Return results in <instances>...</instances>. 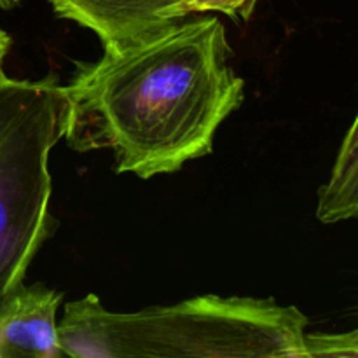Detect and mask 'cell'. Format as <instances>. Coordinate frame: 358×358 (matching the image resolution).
<instances>
[{
    "label": "cell",
    "mask_w": 358,
    "mask_h": 358,
    "mask_svg": "<svg viewBox=\"0 0 358 358\" xmlns=\"http://www.w3.org/2000/svg\"><path fill=\"white\" fill-rule=\"evenodd\" d=\"M219 17L173 21L79 63L66 94L65 135L77 152L110 149L117 173L150 178L212 152L213 136L245 100Z\"/></svg>",
    "instance_id": "6da1fadb"
},
{
    "label": "cell",
    "mask_w": 358,
    "mask_h": 358,
    "mask_svg": "<svg viewBox=\"0 0 358 358\" xmlns=\"http://www.w3.org/2000/svg\"><path fill=\"white\" fill-rule=\"evenodd\" d=\"M308 325L275 299L199 296L115 313L90 294L65 304L58 336L73 358H308Z\"/></svg>",
    "instance_id": "7a4b0ae2"
},
{
    "label": "cell",
    "mask_w": 358,
    "mask_h": 358,
    "mask_svg": "<svg viewBox=\"0 0 358 358\" xmlns=\"http://www.w3.org/2000/svg\"><path fill=\"white\" fill-rule=\"evenodd\" d=\"M65 126L56 76L13 79L0 65V301L23 283L52 233L49 154Z\"/></svg>",
    "instance_id": "3957f363"
},
{
    "label": "cell",
    "mask_w": 358,
    "mask_h": 358,
    "mask_svg": "<svg viewBox=\"0 0 358 358\" xmlns=\"http://www.w3.org/2000/svg\"><path fill=\"white\" fill-rule=\"evenodd\" d=\"M63 294L44 283L17 285L0 301V358L65 357L56 311Z\"/></svg>",
    "instance_id": "277c9868"
},
{
    "label": "cell",
    "mask_w": 358,
    "mask_h": 358,
    "mask_svg": "<svg viewBox=\"0 0 358 358\" xmlns=\"http://www.w3.org/2000/svg\"><path fill=\"white\" fill-rule=\"evenodd\" d=\"M56 16L94 31L103 49L122 48L163 30V13L180 0H49Z\"/></svg>",
    "instance_id": "5b68a950"
},
{
    "label": "cell",
    "mask_w": 358,
    "mask_h": 358,
    "mask_svg": "<svg viewBox=\"0 0 358 358\" xmlns=\"http://www.w3.org/2000/svg\"><path fill=\"white\" fill-rule=\"evenodd\" d=\"M317 219L327 226L358 220V114L339 145L327 182L318 189Z\"/></svg>",
    "instance_id": "8992f818"
},
{
    "label": "cell",
    "mask_w": 358,
    "mask_h": 358,
    "mask_svg": "<svg viewBox=\"0 0 358 358\" xmlns=\"http://www.w3.org/2000/svg\"><path fill=\"white\" fill-rule=\"evenodd\" d=\"M257 0H180L163 13L164 21L184 20L189 14L222 13L234 21H248Z\"/></svg>",
    "instance_id": "52a82bcc"
},
{
    "label": "cell",
    "mask_w": 358,
    "mask_h": 358,
    "mask_svg": "<svg viewBox=\"0 0 358 358\" xmlns=\"http://www.w3.org/2000/svg\"><path fill=\"white\" fill-rule=\"evenodd\" d=\"M306 357H358V327L339 334L306 332Z\"/></svg>",
    "instance_id": "ba28073f"
},
{
    "label": "cell",
    "mask_w": 358,
    "mask_h": 358,
    "mask_svg": "<svg viewBox=\"0 0 358 358\" xmlns=\"http://www.w3.org/2000/svg\"><path fill=\"white\" fill-rule=\"evenodd\" d=\"M10 45V37L7 35L6 30L0 28V65H3V58H6L7 51H9Z\"/></svg>",
    "instance_id": "9c48e42d"
},
{
    "label": "cell",
    "mask_w": 358,
    "mask_h": 358,
    "mask_svg": "<svg viewBox=\"0 0 358 358\" xmlns=\"http://www.w3.org/2000/svg\"><path fill=\"white\" fill-rule=\"evenodd\" d=\"M20 0H0V9H10L14 7Z\"/></svg>",
    "instance_id": "30bf717a"
}]
</instances>
